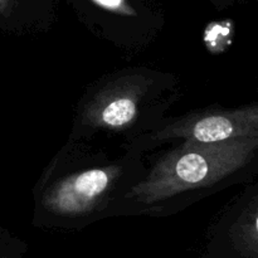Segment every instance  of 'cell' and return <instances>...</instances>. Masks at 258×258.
Instances as JSON below:
<instances>
[{
  "instance_id": "3957f363",
  "label": "cell",
  "mask_w": 258,
  "mask_h": 258,
  "mask_svg": "<svg viewBox=\"0 0 258 258\" xmlns=\"http://www.w3.org/2000/svg\"><path fill=\"white\" fill-rule=\"evenodd\" d=\"M0 17L14 29H47L52 20V8L43 0H0Z\"/></svg>"
},
{
  "instance_id": "7a4b0ae2",
  "label": "cell",
  "mask_w": 258,
  "mask_h": 258,
  "mask_svg": "<svg viewBox=\"0 0 258 258\" xmlns=\"http://www.w3.org/2000/svg\"><path fill=\"white\" fill-rule=\"evenodd\" d=\"M179 80L148 67L117 71L96 81L81 98L70 139L88 140L98 134L121 136L135 144L158 130L179 100Z\"/></svg>"
},
{
  "instance_id": "6da1fadb",
  "label": "cell",
  "mask_w": 258,
  "mask_h": 258,
  "mask_svg": "<svg viewBox=\"0 0 258 258\" xmlns=\"http://www.w3.org/2000/svg\"><path fill=\"white\" fill-rule=\"evenodd\" d=\"M144 151L128 145L116 156L68 139L33 190L34 221L55 227H82L122 216L128 191L145 176Z\"/></svg>"
},
{
  "instance_id": "277c9868",
  "label": "cell",
  "mask_w": 258,
  "mask_h": 258,
  "mask_svg": "<svg viewBox=\"0 0 258 258\" xmlns=\"http://www.w3.org/2000/svg\"><path fill=\"white\" fill-rule=\"evenodd\" d=\"M256 229H257V232H258V217H257V219H256Z\"/></svg>"
}]
</instances>
